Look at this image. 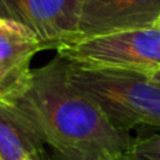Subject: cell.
<instances>
[{
	"label": "cell",
	"mask_w": 160,
	"mask_h": 160,
	"mask_svg": "<svg viewBox=\"0 0 160 160\" xmlns=\"http://www.w3.org/2000/svg\"><path fill=\"white\" fill-rule=\"evenodd\" d=\"M131 152L138 160H160V135L135 139Z\"/></svg>",
	"instance_id": "obj_8"
},
{
	"label": "cell",
	"mask_w": 160,
	"mask_h": 160,
	"mask_svg": "<svg viewBox=\"0 0 160 160\" xmlns=\"http://www.w3.org/2000/svg\"><path fill=\"white\" fill-rule=\"evenodd\" d=\"M158 25H159V27H160V20H159V21H158Z\"/></svg>",
	"instance_id": "obj_11"
},
{
	"label": "cell",
	"mask_w": 160,
	"mask_h": 160,
	"mask_svg": "<svg viewBox=\"0 0 160 160\" xmlns=\"http://www.w3.org/2000/svg\"><path fill=\"white\" fill-rule=\"evenodd\" d=\"M68 78L118 129L129 132L138 125L160 128V84L149 73L68 61Z\"/></svg>",
	"instance_id": "obj_2"
},
{
	"label": "cell",
	"mask_w": 160,
	"mask_h": 160,
	"mask_svg": "<svg viewBox=\"0 0 160 160\" xmlns=\"http://www.w3.org/2000/svg\"><path fill=\"white\" fill-rule=\"evenodd\" d=\"M149 76L155 80V82H158L160 84V69H156V70H153V72H150Z\"/></svg>",
	"instance_id": "obj_10"
},
{
	"label": "cell",
	"mask_w": 160,
	"mask_h": 160,
	"mask_svg": "<svg viewBox=\"0 0 160 160\" xmlns=\"http://www.w3.org/2000/svg\"><path fill=\"white\" fill-rule=\"evenodd\" d=\"M0 160H2V159H0Z\"/></svg>",
	"instance_id": "obj_12"
},
{
	"label": "cell",
	"mask_w": 160,
	"mask_h": 160,
	"mask_svg": "<svg viewBox=\"0 0 160 160\" xmlns=\"http://www.w3.org/2000/svg\"><path fill=\"white\" fill-rule=\"evenodd\" d=\"M160 0H83L78 39L156 25Z\"/></svg>",
	"instance_id": "obj_5"
},
{
	"label": "cell",
	"mask_w": 160,
	"mask_h": 160,
	"mask_svg": "<svg viewBox=\"0 0 160 160\" xmlns=\"http://www.w3.org/2000/svg\"><path fill=\"white\" fill-rule=\"evenodd\" d=\"M10 104L30 119L58 160H100L129 152L135 143L70 83L68 61L59 53L32 69L24 93Z\"/></svg>",
	"instance_id": "obj_1"
},
{
	"label": "cell",
	"mask_w": 160,
	"mask_h": 160,
	"mask_svg": "<svg viewBox=\"0 0 160 160\" xmlns=\"http://www.w3.org/2000/svg\"><path fill=\"white\" fill-rule=\"evenodd\" d=\"M45 142L30 119L16 107L0 101V159L42 160Z\"/></svg>",
	"instance_id": "obj_7"
},
{
	"label": "cell",
	"mask_w": 160,
	"mask_h": 160,
	"mask_svg": "<svg viewBox=\"0 0 160 160\" xmlns=\"http://www.w3.org/2000/svg\"><path fill=\"white\" fill-rule=\"evenodd\" d=\"M83 0H0V18L24 27L44 49L78 39Z\"/></svg>",
	"instance_id": "obj_4"
},
{
	"label": "cell",
	"mask_w": 160,
	"mask_h": 160,
	"mask_svg": "<svg viewBox=\"0 0 160 160\" xmlns=\"http://www.w3.org/2000/svg\"><path fill=\"white\" fill-rule=\"evenodd\" d=\"M56 53L84 66L119 68L150 73L160 69V27L156 24L79 38L58 48Z\"/></svg>",
	"instance_id": "obj_3"
},
{
	"label": "cell",
	"mask_w": 160,
	"mask_h": 160,
	"mask_svg": "<svg viewBox=\"0 0 160 160\" xmlns=\"http://www.w3.org/2000/svg\"><path fill=\"white\" fill-rule=\"evenodd\" d=\"M100 160H138L132 155V152H122V153H115V155H108L104 156Z\"/></svg>",
	"instance_id": "obj_9"
},
{
	"label": "cell",
	"mask_w": 160,
	"mask_h": 160,
	"mask_svg": "<svg viewBox=\"0 0 160 160\" xmlns=\"http://www.w3.org/2000/svg\"><path fill=\"white\" fill-rule=\"evenodd\" d=\"M41 42L32 32L11 21L0 18V101L13 102L31 80V61Z\"/></svg>",
	"instance_id": "obj_6"
}]
</instances>
